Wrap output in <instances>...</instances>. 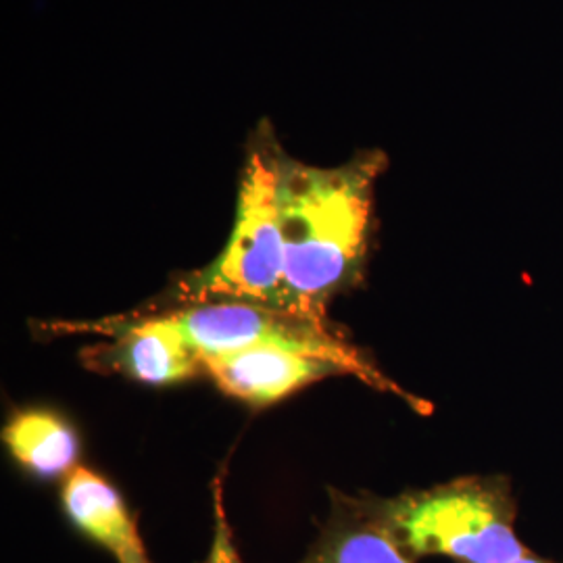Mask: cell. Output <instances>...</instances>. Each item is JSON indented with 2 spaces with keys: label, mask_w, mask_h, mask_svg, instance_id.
Masks as SVG:
<instances>
[{
  "label": "cell",
  "mask_w": 563,
  "mask_h": 563,
  "mask_svg": "<svg viewBox=\"0 0 563 563\" xmlns=\"http://www.w3.org/2000/svg\"><path fill=\"white\" fill-rule=\"evenodd\" d=\"M384 169L380 151H363L336 167L307 165L282 151L284 311L328 323L330 301L360 280Z\"/></svg>",
  "instance_id": "6da1fadb"
},
{
  "label": "cell",
  "mask_w": 563,
  "mask_h": 563,
  "mask_svg": "<svg viewBox=\"0 0 563 563\" xmlns=\"http://www.w3.org/2000/svg\"><path fill=\"white\" fill-rule=\"evenodd\" d=\"M280 144L272 130H257L242 167L236 220L222 255L176 288L180 305L251 302L282 309V241L278 169Z\"/></svg>",
  "instance_id": "7a4b0ae2"
},
{
  "label": "cell",
  "mask_w": 563,
  "mask_h": 563,
  "mask_svg": "<svg viewBox=\"0 0 563 563\" xmlns=\"http://www.w3.org/2000/svg\"><path fill=\"white\" fill-rule=\"evenodd\" d=\"M376 505L413 558L444 555L457 563H549L518 539L507 486L495 478H460Z\"/></svg>",
  "instance_id": "3957f363"
},
{
  "label": "cell",
  "mask_w": 563,
  "mask_h": 563,
  "mask_svg": "<svg viewBox=\"0 0 563 563\" xmlns=\"http://www.w3.org/2000/svg\"><path fill=\"white\" fill-rule=\"evenodd\" d=\"M165 313L202 360L253 346H280L334 363L344 376H355L376 390L395 393L422 411L428 409L420 405L423 401L386 378L357 346L332 332L328 323L251 302H195Z\"/></svg>",
  "instance_id": "277c9868"
},
{
  "label": "cell",
  "mask_w": 563,
  "mask_h": 563,
  "mask_svg": "<svg viewBox=\"0 0 563 563\" xmlns=\"http://www.w3.org/2000/svg\"><path fill=\"white\" fill-rule=\"evenodd\" d=\"M111 323L118 325L113 341L84 349L81 353L90 369L121 374L153 386L184 383L205 372L201 355L181 336L165 311Z\"/></svg>",
  "instance_id": "5b68a950"
},
{
  "label": "cell",
  "mask_w": 563,
  "mask_h": 563,
  "mask_svg": "<svg viewBox=\"0 0 563 563\" xmlns=\"http://www.w3.org/2000/svg\"><path fill=\"white\" fill-rule=\"evenodd\" d=\"M205 374L225 395L251 405H272L330 376H344L341 367L320 357L280 349L253 346L202 360Z\"/></svg>",
  "instance_id": "8992f818"
},
{
  "label": "cell",
  "mask_w": 563,
  "mask_h": 563,
  "mask_svg": "<svg viewBox=\"0 0 563 563\" xmlns=\"http://www.w3.org/2000/svg\"><path fill=\"white\" fill-rule=\"evenodd\" d=\"M60 501L74 526L104 547L118 563H151L120 493L99 474L78 465L63 483Z\"/></svg>",
  "instance_id": "52a82bcc"
},
{
  "label": "cell",
  "mask_w": 563,
  "mask_h": 563,
  "mask_svg": "<svg viewBox=\"0 0 563 563\" xmlns=\"http://www.w3.org/2000/svg\"><path fill=\"white\" fill-rule=\"evenodd\" d=\"M301 563H413L376 501L341 497Z\"/></svg>",
  "instance_id": "ba28073f"
},
{
  "label": "cell",
  "mask_w": 563,
  "mask_h": 563,
  "mask_svg": "<svg viewBox=\"0 0 563 563\" xmlns=\"http://www.w3.org/2000/svg\"><path fill=\"white\" fill-rule=\"evenodd\" d=\"M2 439L11 455L42 478L69 476L78 467V434L55 411H21L7 423Z\"/></svg>",
  "instance_id": "9c48e42d"
}]
</instances>
